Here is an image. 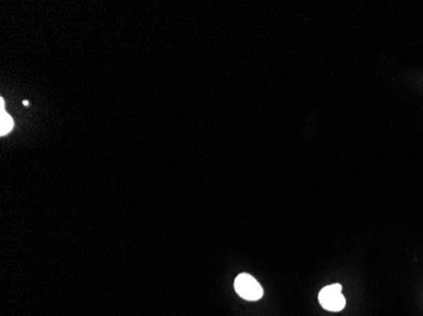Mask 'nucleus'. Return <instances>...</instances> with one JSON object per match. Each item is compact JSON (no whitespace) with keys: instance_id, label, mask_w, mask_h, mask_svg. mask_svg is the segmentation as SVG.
Returning <instances> with one entry per match:
<instances>
[{"instance_id":"nucleus-5","label":"nucleus","mask_w":423,"mask_h":316,"mask_svg":"<svg viewBox=\"0 0 423 316\" xmlns=\"http://www.w3.org/2000/svg\"><path fill=\"white\" fill-rule=\"evenodd\" d=\"M23 104L25 106H30V102H27V100H24Z\"/></svg>"},{"instance_id":"nucleus-2","label":"nucleus","mask_w":423,"mask_h":316,"mask_svg":"<svg viewBox=\"0 0 423 316\" xmlns=\"http://www.w3.org/2000/svg\"><path fill=\"white\" fill-rule=\"evenodd\" d=\"M318 300L322 308L328 311H341L346 305V300L343 295V286L340 284H329L321 290Z\"/></svg>"},{"instance_id":"nucleus-4","label":"nucleus","mask_w":423,"mask_h":316,"mask_svg":"<svg viewBox=\"0 0 423 316\" xmlns=\"http://www.w3.org/2000/svg\"><path fill=\"white\" fill-rule=\"evenodd\" d=\"M0 111H6V102L3 98L0 99Z\"/></svg>"},{"instance_id":"nucleus-3","label":"nucleus","mask_w":423,"mask_h":316,"mask_svg":"<svg viewBox=\"0 0 423 316\" xmlns=\"http://www.w3.org/2000/svg\"><path fill=\"white\" fill-rule=\"evenodd\" d=\"M13 119L7 111H0V135H7L13 129Z\"/></svg>"},{"instance_id":"nucleus-1","label":"nucleus","mask_w":423,"mask_h":316,"mask_svg":"<svg viewBox=\"0 0 423 316\" xmlns=\"http://www.w3.org/2000/svg\"><path fill=\"white\" fill-rule=\"evenodd\" d=\"M235 290L239 296L248 301H257L263 297L261 284L248 273H241L235 280Z\"/></svg>"}]
</instances>
